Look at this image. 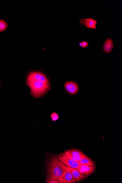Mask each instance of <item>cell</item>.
<instances>
[{
	"label": "cell",
	"mask_w": 122,
	"mask_h": 183,
	"mask_svg": "<svg viewBox=\"0 0 122 183\" xmlns=\"http://www.w3.org/2000/svg\"><path fill=\"white\" fill-rule=\"evenodd\" d=\"M67 168L66 165L59 160L57 156H52L48 163L47 178L59 180Z\"/></svg>",
	"instance_id": "cell-1"
},
{
	"label": "cell",
	"mask_w": 122,
	"mask_h": 183,
	"mask_svg": "<svg viewBox=\"0 0 122 183\" xmlns=\"http://www.w3.org/2000/svg\"><path fill=\"white\" fill-rule=\"evenodd\" d=\"M26 84L30 88V94H32L34 98L42 97L51 88L50 84L39 80H27Z\"/></svg>",
	"instance_id": "cell-2"
},
{
	"label": "cell",
	"mask_w": 122,
	"mask_h": 183,
	"mask_svg": "<svg viewBox=\"0 0 122 183\" xmlns=\"http://www.w3.org/2000/svg\"><path fill=\"white\" fill-rule=\"evenodd\" d=\"M58 158L59 160L67 167L77 169L81 165L77 162L73 161L72 159L68 158L65 153L58 155Z\"/></svg>",
	"instance_id": "cell-3"
},
{
	"label": "cell",
	"mask_w": 122,
	"mask_h": 183,
	"mask_svg": "<svg viewBox=\"0 0 122 183\" xmlns=\"http://www.w3.org/2000/svg\"><path fill=\"white\" fill-rule=\"evenodd\" d=\"M36 80L41 81L46 83L50 84L48 78L45 75L39 72H32L28 75L27 80Z\"/></svg>",
	"instance_id": "cell-4"
},
{
	"label": "cell",
	"mask_w": 122,
	"mask_h": 183,
	"mask_svg": "<svg viewBox=\"0 0 122 183\" xmlns=\"http://www.w3.org/2000/svg\"><path fill=\"white\" fill-rule=\"evenodd\" d=\"M61 183H75L77 182L76 179L70 172L65 171L63 173L59 180Z\"/></svg>",
	"instance_id": "cell-5"
},
{
	"label": "cell",
	"mask_w": 122,
	"mask_h": 183,
	"mask_svg": "<svg viewBox=\"0 0 122 183\" xmlns=\"http://www.w3.org/2000/svg\"><path fill=\"white\" fill-rule=\"evenodd\" d=\"M65 87L67 91L72 95L77 94L79 90L78 85L74 82H67L65 85Z\"/></svg>",
	"instance_id": "cell-6"
},
{
	"label": "cell",
	"mask_w": 122,
	"mask_h": 183,
	"mask_svg": "<svg viewBox=\"0 0 122 183\" xmlns=\"http://www.w3.org/2000/svg\"><path fill=\"white\" fill-rule=\"evenodd\" d=\"M66 171L70 172L73 176L76 179L77 182L81 181L84 179L86 178L87 177L86 175L81 174L77 169L71 168L70 167L67 166Z\"/></svg>",
	"instance_id": "cell-7"
},
{
	"label": "cell",
	"mask_w": 122,
	"mask_h": 183,
	"mask_svg": "<svg viewBox=\"0 0 122 183\" xmlns=\"http://www.w3.org/2000/svg\"><path fill=\"white\" fill-rule=\"evenodd\" d=\"M95 169V166L81 165L77 170L81 174L86 175V176H89L94 172Z\"/></svg>",
	"instance_id": "cell-8"
},
{
	"label": "cell",
	"mask_w": 122,
	"mask_h": 183,
	"mask_svg": "<svg viewBox=\"0 0 122 183\" xmlns=\"http://www.w3.org/2000/svg\"><path fill=\"white\" fill-rule=\"evenodd\" d=\"M81 24L84 25L86 27L96 29V25L97 21L92 18H86L79 20Z\"/></svg>",
	"instance_id": "cell-9"
},
{
	"label": "cell",
	"mask_w": 122,
	"mask_h": 183,
	"mask_svg": "<svg viewBox=\"0 0 122 183\" xmlns=\"http://www.w3.org/2000/svg\"><path fill=\"white\" fill-rule=\"evenodd\" d=\"M113 48V43L110 38H108L104 42L103 46L104 51L106 53H109Z\"/></svg>",
	"instance_id": "cell-10"
},
{
	"label": "cell",
	"mask_w": 122,
	"mask_h": 183,
	"mask_svg": "<svg viewBox=\"0 0 122 183\" xmlns=\"http://www.w3.org/2000/svg\"><path fill=\"white\" fill-rule=\"evenodd\" d=\"M77 162L80 165L96 166L94 162L88 157L81 159L80 161H78Z\"/></svg>",
	"instance_id": "cell-11"
},
{
	"label": "cell",
	"mask_w": 122,
	"mask_h": 183,
	"mask_svg": "<svg viewBox=\"0 0 122 183\" xmlns=\"http://www.w3.org/2000/svg\"><path fill=\"white\" fill-rule=\"evenodd\" d=\"M65 153L66 155L67 156V157L69 158L72 159L73 160L77 162H78L80 161L81 159L84 158L88 157V156L85 155L84 154H83L82 155L78 156V157H73V156H71L70 155V154H69V150L65 151Z\"/></svg>",
	"instance_id": "cell-12"
},
{
	"label": "cell",
	"mask_w": 122,
	"mask_h": 183,
	"mask_svg": "<svg viewBox=\"0 0 122 183\" xmlns=\"http://www.w3.org/2000/svg\"><path fill=\"white\" fill-rule=\"evenodd\" d=\"M69 152L70 155L75 157H78L84 154L80 150L76 149H71L69 150Z\"/></svg>",
	"instance_id": "cell-13"
},
{
	"label": "cell",
	"mask_w": 122,
	"mask_h": 183,
	"mask_svg": "<svg viewBox=\"0 0 122 183\" xmlns=\"http://www.w3.org/2000/svg\"><path fill=\"white\" fill-rule=\"evenodd\" d=\"M7 25L5 21L0 20V32L5 31L7 28Z\"/></svg>",
	"instance_id": "cell-14"
},
{
	"label": "cell",
	"mask_w": 122,
	"mask_h": 183,
	"mask_svg": "<svg viewBox=\"0 0 122 183\" xmlns=\"http://www.w3.org/2000/svg\"><path fill=\"white\" fill-rule=\"evenodd\" d=\"M47 183H61L59 180L55 179L48 178L46 179V182Z\"/></svg>",
	"instance_id": "cell-15"
},
{
	"label": "cell",
	"mask_w": 122,
	"mask_h": 183,
	"mask_svg": "<svg viewBox=\"0 0 122 183\" xmlns=\"http://www.w3.org/2000/svg\"><path fill=\"white\" fill-rule=\"evenodd\" d=\"M51 117L52 120L53 121H57L59 119V115L56 113H52L51 115Z\"/></svg>",
	"instance_id": "cell-16"
},
{
	"label": "cell",
	"mask_w": 122,
	"mask_h": 183,
	"mask_svg": "<svg viewBox=\"0 0 122 183\" xmlns=\"http://www.w3.org/2000/svg\"><path fill=\"white\" fill-rule=\"evenodd\" d=\"M79 46L83 48H86L89 45L88 42L86 41H83L80 42L79 44Z\"/></svg>",
	"instance_id": "cell-17"
}]
</instances>
